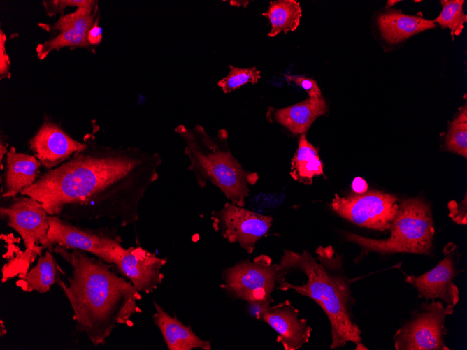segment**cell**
I'll list each match as a JSON object with an SVG mask.
<instances>
[{
  "label": "cell",
  "mask_w": 467,
  "mask_h": 350,
  "mask_svg": "<svg viewBox=\"0 0 467 350\" xmlns=\"http://www.w3.org/2000/svg\"><path fill=\"white\" fill-rule=\"evenodd\" d=\"M83 141L84 149L41 174L20 194L35 198L49 215L71 221L108 219L122 227L134 224L141 200L159 178L161 155L103 145L93 133Z\"/></svg>",
  "instance_id": "obj_1"
},
{
  "label": "cell",
  "mask_w": 467,
  "mask_h": 350,
  "mask_svg": "<svg viewBox=\"0 0 467 350\" xmlns=\"http://www.w3.org/2000/svg\"><path fill=\"white\" fill-rule=\"evenodd\" d=\"M52 252L71 267L66 282L57 284L69 301L76 329L95 346L106 344L118 325H128L142 310L140 292L114 266L78 249L55 246Z\"/></svg>",
  "instance_id": "obj_2"
},
{
  "label": "cell",
  "mask_w": 467,
  "mask_h": 350,
  "mask_svg": "<svg viewBox=\"0 0 467 350\" xmlns=\"http://www.w3.org/2000/svg\"><path fill=\"white\" fill-rule=\"evenodd\" d=\"M317 258L307 251L297 253L285 250L280 263L291 270L303 272L307 282L301 285H293L285 281L280 290H293L309 297L323 309L331 325V344L333 349L351 342L357 345L356 349H367L363 345L361 330L354 321L352 305L354 299L350 285L342 268V258L331 246L319 247Z\"/></svg>",
  "instance_id": "obj_3"
},
{
  "label": "cell",
  "mask_w": 467,
  "mask_h": 350,
  "mask_svg": "<svg viewBox=\"0 0 467 350\" xmlns=\"http://www.w3.org/2000/svg\"><path fill=\"white\" fill-rule=\"evenodd\" d=\"M175 131L183 140L184 154L189 161L188 170L197 184L203 189L211 182L231 203L244 207L250 186L257 182L258 175L245 170L234 156L227 144V132L220 130L214 137L199 124L192 128L180 124Z\"/></svg>",
  "instance_id": "obj_4"
},
{
  "label": "cell",
  "mask_w": 467,
  "mask_h": 350,
  "mask_svg": "<svg viewBox=\"0 0 467 350\" xmlns=\"http://www.w3.org/2000/svg\"><path fill=\"white\" fill-rule=\"evenodd\" d=\"M386 239H373L350 232L345 238L359 245L363 254L410 253L429 255L435 233L429 205L421 198L403 199Z\"/></svg>",
  "instance_id": "obj_5"
},
{
  "label": "cell",
  "mask_w": 467,
  "mask_h": 350,
  "mask_svg": "<svg viewBox=\"0 0 467 350\" xmlns=\"http://www.w3.org/2000/svg\"><path fill=\"white\" fill-rule=\"evenodd\" d=\"M290 271L280 263L273 264L265 254L252 261H240L222 272L220 288L230 297L249 305H268L273 302L271 293L280 290Z\"/></svg>",
  "instance_id": "obj_6"
},
{
  "label": "cell",
  "mask_w": 467,
  "mask_h": 350,
  "mask_svg": "<svg viewBox=\"0 0 467 350\" xmlns=\"http://www.w3.org/2000/svg\"><path fill=\"white\" fill-rule=\"evenodd\" d=\"M0 209L1 219L21 237L24 250L19 251L13 259V267L19 274L29 270L35 259L46 249L49 230V214L42 205L27 195H17Z\"/></svg>",
  "instance_id": "obj_7"
},
{
  "label": "cell",
  "mask_w": 467,
  "mask_h": 350,
  "mask_svg": "<svg viewBox=\"0 0 467 350\" xmlns=\"http://www.w3.org/2000/svg\"><path fill=\"white\" fill-rule=\"evenodd\" d=\"M48 220L46 249L52 252L55 246L78 249L113 265L125 249L115 228L82 227L53 215Z\"/></svg>",
  "instance_id": "obj_8"
},
{
  "label": "cell",
  "mask_w": 467,
  "mask_h": 350,
  "mask_svg": "<svg viewBox=\"0 0 467 350\" xmlns=\"http://www.w3.org/2000/svg\"><path fill=\"white\" fill-rule=\"evenodd\" d=\"M454 306L446 307L440 301L431 300L423 303L420 310L395 333L397 350H449L444 342L445 320L453 312Z\"/></svg>",
  "instance_id": "obj_9"
},
{
  "label": "cell",
  "mask_w": 467,
  "mask_h": 350,
  "mask_svg": "<svg viewBox=\"0 0 467 350\" xmlns=\"http://www.w3.org/2000/svg\"><path fill=\"white\" fill-rule=\"evenodd\" d=\"M331 207L338 215L359 226L385 231L392 224L398 203V198L392 194L371 191L345 196L336 194Z\"/></svg>",
  "instance_id": "obj_10"
},
{
  "label": "cell",
  "mask_w": 467,
  "mask_h": 350,
  "mask_svg": "<svg viewBox=\"0 0 467 350\" xmlns=\"http://www.w3.org/2000/svg\"><path fill=\"white\" fill-rule=\"evenodd\" d=\"M212 225L216 232L230 243H238L248 254L264 236L272 225L273 217L252 212L232 203H225L211 213Z\"/></svg>",
  "instance_id": "obj_11"
},
{
  "label": "cell",
  "mask_w": 467,
  "mask_h": 350,
  "mask_svg": "<svg viewBox=\"0 0 467 350\" xmlns=\"http://www.w3.org/2000/svg\"><path fill=\"white\" fill-rule=\"evenodd\" d=\"M29 148L46 170L69 160L86 146L73 138L59 124L45 116L41 126L29 141Z\"/></svg>",
  "instance_id": "obj_12"
},
{
  "label": "cell",
  "mask_w": 467,
  "mask_h": 350,
  "mask_svg": "<svg viewBox=\"0 0 467 350\" xmlns=\"http://www.w3.org/2000/svg\"><path fill=\"white\" fill-rule=\"evenodd\" d=\"M167 258H160L141 247L125 248L115 262V269L141 293L154 292L164 279Z\"/></svg>",
  "instance_id": "obj_13"
},
{
  "label": "cell",
  "mask_w": 467,
  "mask_h": 350,
  "mask_svg": "<svg viewBox=\"0 0 467 350\" xmlns=\"http://www.w3.org/2000/svg\"><path fill=\"white\" fill-rule=\"evenodd\" d=\"M259 319L269 325L278 334L277 341L286 350H296L307 343L312 328L307 321L299 319V312L290 301L265 306Z\"/></svg>",
  "instance_id": "obj_14"
},
{
  "label": "cell",
  "mask_w": 467,
  "mask_h": 350,
  "mask_svg": "<svg viewBox=\"0 0 467 350\" xmlns=\"http://www.w3.org/2000/svg\"><path fill=\"white\" fill-rule=\"evenodd\" d=\"M456 265L452 254L445 256L431 270L419 276L408 275L405 281L426 300L440 298L454 307L459 300L458 287L454 283Z\"/></svg>",
  "instance_id": "obj_15"
},
{
  "label": "cell",
  "mask_w": 467,
  "mask_h": 350,
  "mask_svg": "<svg viewBox=\"0 0 467 350\" xmlns=\"http://www.w3.org/2000/svg\"><path fill=\"white\" fill-rule=\"evenodd\" d=\"M41 166L35 156L11 146L6 156L1 198H12L32 186L41 175Z\"/></svg>",
  "instance_id": "obj_16"
},
{
  "label": "cell",
  "mask_w": 467,
  "mask_h": 350,
  "mask_svg": "<svg viewBox=\"0 0 467 350\" xmlns=\"http://www.w3.org/2000/svg\"><path fill=\"white\" fill-rule=\"evenodd\" d=\"M375 24L380 38L390 45H398L412 36L436 26L433 20L407 15L394 9L379 13Z\"/></svg>",
  "instance_id": "obj_17"
},
{
  "label": "cell",
  "mask_w": 467,
  "mask_h": 350,
  "mask_svg": "<svg viewBox=\"0 0 467 350\" xmlns=\"http://www.w3.org/2000/svg\"><path fill=\"white\" fill-rule=\"evenodd\" d=\"M153 305L155 309L152 315L153 322L159 328L168 349H212L210 342L199 337L190 326L185 325L175 315H170L155 300Z\"/></svg>",
  "instance_id": "obj_18"
},
{
  "label": "cell",
  "mask_w": 467,
  "mask_h": 350,
  "mask_svg": "<svg viewBox=\"0 0 467 350\" xmlns=\"http://www.w3.org/2000/svg\"><path fill=\"white\" fill-rule=\"evenodd\" d=\"M328 110L323 96L308 98L296 104L279 109L275 112L276 121L294 134H303L313 122Z\"/></svg>",
  "instance_id": "obj_19"
},
{
  "label": "cell",
  "mask_w": 467,
  "mask_h": 350,
  "mask_svg": "<svg viewBox=\"0 0 467 350\" xmlns=\"http://www.w3.org/2000/svg\"><path fill=\"white\" fill-rule=\"evenodd\" d=\"M65 272L59 266L52 252L46 249L31 269L18 275L16 285L24 292L46 293Z\"/></svg>",
  "instance_id": "obj_20"
},
{
  "label": "cell",
  "mask_w": 467,
  "mask_h": 350,
  "mask_svg": "<svg viewBox=\"0 0 467 350\" xmlns=\"http://www.w3.org/2000/svg\"><path fill=\"white\" fill-rule=\"evenodd\" d=\"M324 174L318 150L301 134L298 147L291 161L290 175L294 180L310 184L315 176Z\"/></svg>",
  "instance_id": "obj_21"
},
{
  "label": "cell",
  "mask_w": 467,
  "mask_h": 350,
  "mask_svg": "<svg viewBox=\"0 0 467 350\" xmlns=\"http://www.w3.org/2000/svg\"><path fill=\"white\" fill-rule=\"evenodd\" d=\"M271 23L268 35L275 37L281 32L295 31L300 24L302 9L295 0H277L270 2L268 10L262 13Z\"/></svg>",
  "instance_id": "obj_22"
},
{
  "label": "cell",
  "mask_w": 467,
  "mask_h": 350,
  "mask_svg": "<svg viewBox=\"0 0 467 350\" xmlns=\"http://www.w3.org/2000/svg\"><path fill=\"white\" fill-rule=\"evenodd\" d=\"M99 18H100V13L97 5L94 7L76 8L73 12L60 16L55 23L39 24V25L47 31H62L74 29L87 36L93 24Z\"/></svg>",
  "instance_id": "obj_23"
},
{
  "label": "cell",
  "mask_w": 467,
  "mask_h": 350,
  "mask_svg": "<svg viewBox=\"0 0 467 350\" xmlns=\"http://www.w3.org/2000/svg\"><path fill=\"white\" fill-rule=\"evenodd\" d=\"M64 48L71 49L80 48L87 49L92 52H95L88 40L87 36L74 29H67L59 32L43 43L38 44L36 48V56L38 59H45L54 50H59Z\"/></svg>",
  "instance_id": "obj_24"
},
{
  "label": "cell",
  "mask_w": 467,
  "mask_h": 350,
  "mask_svg": "<svg viewBox=\"0 0 467 350\" xmlns=\"http://www.w3.org/2000/svg\"><path fill=\"white\" fill-rule=\"evenodd\" d=\"M442 9L433 20L443 28L449 29L452 37L459 36L467 22V15L464 13V0H441Z\"/></svg>",
  "instance_id": "obj_25"
},
{
  "label": "cell",
  "mask_w": 467,
  "mask_h": 350,
  "mask_svg": "<svg viewBox=\"0 0 467 350\" xmlns=\"http://www.w3.org/2000/svg\"><path fill=\"white\" fill-rule=\"evenodd\" d=\"M446 150L467 157V105L462 106L451 122L445 136Z\"/></svg>",
  "instance_id": "obj_26"
},
{
  "label": "cell",
  "mask_w": 467,
  "mask_h": 350,
  "mask_svg": "<svg viewBox=\"0 0 467 350\" xmlns=\"http://www.w3.org/2000/svg\"><path fill=\"white\" fill-rule=\"evenodd\" d=\"M228 74L217 82L224 93L228 94L247 84H256L261 78V71L256 67L238 68L229 65Z\"/></svg>",
  "instance_id": "obj_27"
},
{
  "label": "cell",
  "mask_w": 467,
  "mask_h": 350,
  "mask_svg": "<svg viewBox=\"0 0 467 350\" xmlns=\"http://www.w3.org/2000/svg\"><path fill=\"white\" fill-rule=\"evenodd\" d=\"M43 9L48 16L52 17L59 14L64 15L67 7H94L98 5L94 0H44L42 1Z\"/></svg>",
  "instance_id": "obj_28"
},
{
  "label": "cell",
  "mask_w": 467,
  "mask_h": 350,
  "mask_svg": "<svg viewBox=\"0 0 467 350\" xmlns=\"http://www.w3.org/2000/svg\"><path fill=\"white\" fill-rule=\"evenodd\" d=\"M285 77L287 82H294L301 87L308 94L309 98L317 99L323 96L322 91L315 80L302 75H285Z\"/></svg>",
  "instance_id": "obj_29"
},
{
  "label": "cell",
  "mask_w": 467,
  "mask_h": 350,
  "mask_svg": "<svg viewBox=\"0 0 467 350\" xmlns=\"http://www.w3.org/2000/svg\"><path fill=\"white\" fill-rule=\"evenodd\" d=\"M6 35L0 29V80L9 79L11 78L10 59L7 53Z\"/></svg>",
  "instance_id": "obj_30"
},
{
  "label": "cell",
  "mask_w": 467,
  "mask_h": 350,
  "mask_svg": "<svg viewBox=\"0 0 467 350\" xmlns=\"http://www.w3.org/2000/svg\"><path fill=\"white\" fill-rule=\"evenodd\" d=\"M466 203V198L464 200V203L461 205L459 209H457V205L454 202H450L449 204L450 216L454 221L459 224H466V212H463V211L466 212V205L463 207Z\"/></svg>",
  "instance_id": "obj_31"
},
{
  "label": "cell",
  "mask_w": 467,
  "mask_h": 350,
  "mask_svg": "<svg viewBox=\"0 0 467 350\" xmlns=\"http://www.w3.org/2000/svg\"><path fill=\"white\" fill-rule=\"evenodd\" d=\"M99 20L100 18L96 20L87 34V40L92 47L99 45L103 38L102 28L99 26Z\"/></svg>",
  "instance_id": "obj_32"
},
{
  "label": "cell",
  "mask_w": 467,
  "mask_h": 350,
  "mask_svg": "<svg viewBox=\"0 0 467 350\" xmlns=\"http://www.w3.org/2000/svg\"><path fill=\"white\" fill-rule=\"evenodd\" d=\"M352 188L354 193L362 194L367 191L368 184L364 179L357 177L352 182Z\"/></svg>",
  "instance_id": "obj_33"
},
{
  "label": "cell",
  "mask_w": 467,
  "mask_h": 350,
  "mask_svg": "<svg viewBox=\"0 0 467 350\" xmlns=\"http://www.w3.org/2000/svg\"><path fill=\"white\" fill-rule=\"evenodd\" d=\"M8 147V144L7 143V137L5 136L1 135L0 137V166H1V170L3 169V160L6 156L9 149Z\"/></svg>",
  "instance_id": "obj_34"
},
{
  "label": "cell",
  "mask_w": 467,
  "mask_h": 350,
  "mask_svg": "<svg viewBox=\"0 0 467 350\" xmlns=\"http://www.w3.org/2000/svg\"><path fill=\"white\" fill-rule=\"evenodd\" d=\"M0 336L3 337L7 333V330L2 319L0 321Z\"/></svg>",
  "instance_id": "obj_35"
},
{
  "label": "cell",
  "mask_w": 467,
  "mask_h": 350,
  "mask_svg": "<svg viewBox=\"0 0 467 350\" xmlns=\"http://www.w3.org/2000/svg\"><path fill=\"white\" fill-rule=\"evenodd\" d=\"M400 1H401L389 0V1H387V5L388 7H391V6H393L394 5H395L396 3H397L398 2H400Z\"/></svg>",
  "instance_id": "obj_36"
}]
</instances>
